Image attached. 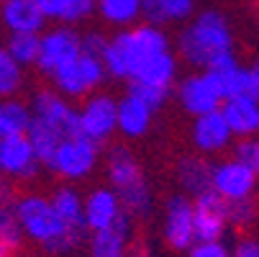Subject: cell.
Here are the masks:
<instances>
[{
    "mask_svg": "<svg viewBox=\"0 0 259 257\" xmlns=\"http://www.w3.org/2000/svg\"><path fill=\"white\" fill-rule=\"evenodd\" d=\"M33 3L52 23L80 26L95 16V0H33Z\"/></svg>",
    "mask_w": 259,
    "mask_h": 257,
    "instance_id": "obj_23",
    "label": "cell"
},
{
    "mask_svg": "<svg viewBox=\"0 0 259 257\" xmlns=\"http://www.w3.org/2000/svg\"><path fill=\"white\" fill-rule=\"evenodd\" d=\"M251 67H254V72H256V78H259V59H256V62L251 64Z\"/></svg>",
    "mask_w": 259,
    "mask_h": 257,
    "instance_id": "obj_43",
    "label": "cell"
},
{
    "mask_svg": "<svg viewBox=\"0 0 259 257\" xmlns=\"http://www.w3.org/2000/svg\"><path fill=\"white\" fill-rule=\"evenodd\" d=\"M31 124V105L13 98H0V139L26 134Z\"/></svg>",
    "mask_w": 259,
    "mask_h": 257,
    "instance_id": "obj_28",
    "label": "cell"
},
{
    "mask_svg": "<svg viewBox=\"0 0 259 257\" xmlns=\"http://www.w3.org/2000/svg\"><path fill=\"white\" fill-rule=\"evenodd\" d=\"M105 177H108V186L113 188L118 196L146 186L141 162L123 144H113L105 152Z\"/></svg>",
    "mask_w": 259,
    "mask_h": 257,
    "instance_id": "obj_13",
    "label": "cell"
},
{
    "mask_svg": "<svg viewBox=\"0 0 259 257\" xmlns=\"http://www.w3.org/2000/svg\"><path fill=\"white\" fill-rule=\"evenodd\" d=\"M82 216H85V229L98 232V229L116 227L128 213L123 211L121 198L113 188L100 186V188H93L88 196H82Z\"/></svg>",
    "mask_w": 259,
    "mask_h": 257,
    "instance_id": "obj_14",
    "label": "cell"
},
{
    "mask_svg": "<svg viewBox=\"0 0 259 257\" xmlns=\"http://www.w3.org/2000/svg\"><path fill=\"white\" fill-rule=\"evenodd\" d=\"M218 111L224 114V119L236 139H249V136L259 134V100L256 98L226 95Z\"/></svg>",
    "mask_w": 259,
    "mask_h": 257,
    "instance_id": "obj_18",
    "label": "cell"
},
{
    "mask_svg": "<svg viewBox=\"0 0 259 257\" xmlns=\"http://www.w3.org/2000/svg\"><path fill=\"white\" fill-rule=\"evenodd\" d=\"M128 93L139 95L144 103H149L154 111H159V108L167 103V98H169L172 90H162V88H152V85H141V83H128Z\"/></svg>",
    "mask_w": 259,
    "mask_h": 257,
    "instance_id": "obj_34",
    "label": "cell"
},
{
    "mask_svg": "<svg viewBox=\"0 0 259 257\" xmlns=\"http://www.w3.org/2000/svg\"><path fill=\"white\" fill-rule=\"evenodd\" d=\"M234 44L236 36L226 13L218 8H205L200 13H193L182 26L177 36V57L185 59L193 69H205L221 54L234 52Z\"/></svg>",
    "mask_w": 259,
    "mask_h": 257,
    "instance_id": "obj_2",
    "label": "cell"
},
{
    "mask_svg": "<svg viewBox=\"0 0 259 257\" xmlns=\"http://www.w3.org/2000/svg\"><path fill=\"white\" fill-rule=\"evenodd\" d=\"M0 198H6V186L0 182Z\"/></svg>",
    "mask_w": 259,
    "mask_h": 257,
    "instance_id": "obj_42",
    "label": "cell"
},
{
    "mask_svg": "<svg viewBox=\"0 0 259 257\" xmlns=\"http://www.w3.org/2000/svg\"><path fill=\"white\" fill-rule=\"evenodd\" d=\"M26 139H28L31 150H33L36 162H39L41 167H47V170H49L52 157H54L57 146H59V141H62L64 136H59V134H57L54 129H49L47 124L31 119V124H28V129H26Z\"/></svg>",
    "mask_w": 259,
    "mask_h": 257,
    "instance_id": "obj_27",
    "label": "cell"
},
{
    "mask_svg": "<svg viewBox=\"0 0 259 257\" xmlns=\"http://www.w3.org/2000/svg\"><path fill=\"white\" fill-rule=\"evenodd\" d=\"M254 28H256V36H259V11H256V18H254Z\"/></svg>",
    "mask_w": 259,
    "mask_h": 257,
    "instance_id": "obj_41",
    "label": "cell"
},
{
    "mask_svg": "<svg viewBox=\"0 0 259 257\" xmlns=\"http://www.w3.org/2000/svg\"><path fill=\"white\" fill-rule=\"evenodd\" d=\"M23 88V67L0 49V98H13Z\"/></svg>",
    "mask_w": 259,
    "mask_h": 257,
    "instance_id": "obj_30",
    "label": "cell"
},
{
    "mask_svg": "<svg viewBox=\"0 0 259 257\" xmlns=\"http://www.w3.org/2000/svg\"><path fill=\"white\" fill-rule=\"evenodd\" d=\"M144 0H95V16L110 28H128L141 21Z\"/></svg>",
    "mask_w": 259,
    "mask_h": 257,
    "instance_id": "obj_25",
    "label": "cell"
},
{
    "mask_svg": "<svg viewBox=\"0 0 259 257\" xmlns=\"http://www.w3.org/2000/svg\"><path fill=\"white\" fill-rule=\"evenodd\" d=\"M164 242L172 249L188 252L195 244V234H193V198L185 193H175L167 198L164 203Z\"/></svg>",
    "mask_w": 259,
    "mask_h": 257,
    "instance_id": "obj_11",
    "label": "cell"
},
{
    "mask_svg": "<svg viewBox=\"0 0 259 257\" xmlns=\"http://www.w3.org/2000/svg\"><path fill=\"white\" fill-rule=\"evenodd\" d=\"M98 162H100V144L90 141L82 134H72L59 141L49 170L64 182H82L95 172Z\"/></svg>",
    "mask_w": 259,
    "mask_h": 257,
    "instance_id": "obj_4",
    "label": "cell"
},
{
    "mask_svg": "<svg viewBox=\"0 0 259 257\" xmlns=\"http://www.w3.org/2000/svg\"><path fill=\"white\" fill-rule=\"evenodd\" d=\"M82 52V33L75 26L54 23L52 28H44L39 33V54H36V69L44 78H52L54 72L75 59Z\"/></svg>",
    "mask_w": 259,
    "mask_h": 257,
    "instance_id": "obj_6",
    "label": "cell"
},
{
    "mask_svg": "<svg viewBox=\"0 0 259 257\" xmlns=\"http://www.w3.org/2000/svg\"><path fill=\"white\" fill-rule=\"evenodd\" d=\"M13 252H16V249H13L8 242H3V239H0V257H11Z\"/></svg>",
    "mask_w": 259,
    "mask_h": 257,
    "instance_id": "obj_39",
    "label": "cell"
},
{
    "mask_svg": "<svg viewBox=\"0 0 259 257\" xmlns=\"http://www.w3.org/2000/svg\"><path fill=\"white\" fill-rule=\"evenodd\" d=\"M105 42H108V36H103V33H98V31L82 33V52H85V54H93V57H100Z\"/></svg>",
    "mask_w": 259,
    "mask_h": 257,
    "instance_id": "obj_37",
    "label": "cell"
},
{
    "mask_svg": "<svg viewBox=\"0 0 259 257\" xmlns=\"http://www.w3.org/2000/svg\"><path fill=\"white\" fill-rule=\"evenodd\" d=\"M116 98L108 93H90L77 108V131L95 144H105L116 131Z\"/></svg>",
    "mask_w": 259,
    "mask_h": 257,
    "instance_id": "obj_8",
    "label": "cell"
},
{
    "mask_svg": "<svg viewBox=\"0 0 259 257\" xmlns=\"http://www.w3.org/2000/svg\"><path fill=\"white\" fill-rule=\"evenodd\" d=\"M224 98H226L224 85H221L215 80V75L208 72V69L193 72V75L182 78L180 85H177V100L182 105V111L190 114V116L218 111L221 103H224Z\"/></svg>",
    "mask_w": 259,
    "mask_h": 257,
    "instance_id": "obj_9",
    "label": "cell"
},
{
    "mask_svg": "<svg viewBox=\"0 0 259 257\" xmlns=\"http://www.w3.org/2000/svg\"><path fill=\"white\" fill-rule=\"evenodd\" d=\"M188 257H231V249L215 239V242H195L188 249Z\"/></svg>",
    "mask_w": 259,
    "mask_h": 257,
    "instance_id": "obj_35",
    "label": "cell"
},
{
    "mask_svg": "<svg viewBox=\"0 0 259 257\" xmlns=\"http://www.w3.org/2000/svg\"><path fill=\"white\" fill-rule=\"evenodd\" d=\"M229 95H241V98H256L259 100V78L254 67L239 64L234 78L229 83Z\"/></svg>",
    "mask_w": 259,
    "mask_h": 257,
    "instance_id": "obj_32",
    "label": "cell"
},
{
    "mask_svg": "<svg viewBox=\"0 0 259 257\" xmlns=\"http://www.w3.org/2000/svg\"><path fill=\"white\" fill-rule=\"evenodd\" d=\"M11 257H23V254H16V252H13V254H11Z\"/></svg>",
    "mask_w": 259,
    "mask_h": 257,
    "instance_id": "obj_44",
    "label": "cell"
},
{
    "mask_svg": "<svg viewBox=\"0 0 259 257\" xmlns=\"http://www.w3.org/2000/svg\"><path fill=\"white\" fill-rule=\"evenodd\" d=\"M229 229L226 218V203L213 191H205L193 198V234L195 242H215L224 239Z\"/></svg>",
    "mask_w": 259,
    "mask_h": 257,
    "instance_id": "obj_12",
    "label": "cell"
},
{
    "mask_svg": "<svg viewBox=\"0 0 259 257\" xmlns=\"http://www.w3.org/2000/svg\"><path fill=\"white\" fill-rule=\"evenodd\" d=\"M41 165L36 162L26 134L0 139V177L8 180H33Z\"/></svg>",
    "mask_w": 259,
    "mask_h": 257,
    "instance_id": "obj_15",
    "label": "cell"
},
{
    "mask_svg": "<svg viewBox=\"0 0 259 257\" xmlns=\"http://www.w3.org/2000/svg\"><path fill=\"white\" fill-rule=\"evenodd\" d=\"M256 188H259V177H256L254 167H249L234 157L210 165V191L224 203L254 198Z\"/></svg>",
    "mask_w": 259,
    "mask_h": 257,
    "instance_id": "obj_7",
    "label": "cell"
},
{
    "mask_svg": "<svg viewBox=\"0 0 259 257\" xmlns=\"http://www.w3.org/2000/svg\"><path fill=\"white\" fill-rule=\"evenodd\" d=\"M177 75H180V57H177L172 49H167V52L152 57V59L134 75V80H128V83H141V85L172 90L175 83H177Z\"/></svg>",
    "mask_w": 259,
    "mask_h": 257,
    "instance_id": "obj_22",
    "label": "cell"
},
{
    "mask_svg": "<svg viewBox=\"0 0 259 257\" xmlns=\"http://www.w3.org/2000/svg\"><path fill=\"white\" fill-rule=\"evenodd\" d=\"M177 180H180L185 196H190V198L210 191V162L195 155L182 157L177 162Z\"/></svg>",
    "mask_w": 259,
    "mask_h": 257,
    "instance_id": "obj_26",
    "label": "cell"
},
{
    "mask_svg": "<svg viewBox=\"0 0 259 257\" xmlns=\"http://www.w3.org/2000/svg\"><path fill=\"white\" fill-rule=\"evenodd\" d=\"M131 242V216L121 218L116 227L90 232L88 257H126Z\"/></svg>",
    "mask_w": 259,
    "mask_h": 257,
    "instance_id": "obj_20",
    "label": "cell"
},
{
    "mask_svg": "<svg viewBox=\"0 0 259 257\" xmlns=\"http://www.w3.org/2000/svg\"><path fill=\"white\" fill-rule=\"evenodd\" d=\"M49 201L57 216L64 222V227L82 239L88 229H85V216H82V193L75 188V182H64V186L54 188Z\"/></svg>",
    "mask_w": 259,
    "mask_h": 257,
    "instance_id": "obj_21",
    "label": "cell"
},
{
    "mask_svg": "<svg viewBox=\"0 0 259 257\" xmlns=\"http://www.w3.org/2000/svg\"><path fill=\"white\" fill-rule=\"evenodd\" d=\"M226 218H229V227H249L254 218H256V203L254 198H246V201H234V203H226Z\"/></svg>",
    "mask_w": 259,
    "mask_h": 257,
    "instance_id": "obj_33",
    "label": "cell"
},
{
    "mask_svg": "<svg viewBox=\"0 0 259 257\" xmlns=\"http://www.w3.org/2000/svg\"><path fill=\"white\" fill-rule=\"evenodd\" d=\"M31 119L47 124L59 136L80 134L77 131V108L72 105L69 98H64L62 93H57L52 88H44V90H39L33 95V100H31Z\"/></svg>",
    "mask_w": 259,
    "mask_h": 257,
    "instance_id": "obj_10",
    "label": "cell"
},
{
    "mask_svg": "<svg viewBox=\"0 0 259 257\" xmlns=\"http://www.w3.org/2000/svg\"><path fill=\"white\" fill-rule=\"evenodd\" d=\"M6 52L21 64L31 67L36 64V54H39V33H11Z\"/></svg>",
    "mask_w": 259,
    "mask_h": 257,
    "instance_id": "obj_29",
    "label": "cell"
},
{
    "mask_svg": "<svg viewBox=\"0 0 259 257\" xmlns=\"http://www.w3.org/2000/svg\"><path fill=\"white\" fill-rule=\"evenodd\" d=\"M190 141L198 152L203 155H218L231 146L234 141V134L224 119L221 111H208V114H200V116H193V124H190Z\"/></svg>",
    "mask_w": 259,
    "mask_h": 257,
    "instance_id": "obj_16",
    "label": "cell"
},
{
    "mask_svg": "<svg viewBox=\"0 0 259 257\" xmlns=\"http://www.w3.org/2000/svg\"><path fill=\"white\" fill-rule=\"evenodd\" d=\"M251 167H254V172H256V177H259V141H256V152H254V162H251Z\"/></svg>",
    "mask_w": 259,
    "mask_h": 257,
    "instance_id": "obj_40",
    "label": "cell"
},
{
    "mask_svg": "<svg viewBox=\"0 0 259 257\" xmlns=\"http://www.w3.org/2000/svg\"><path fill=\"white\" fill-rule=\"evenodd\" d=\"M195 13V0H144L141 21L164 26V23H182Z\"/></svg>",
    "mask_w": 259,
    "mask_h": 257,
    "instance_id": "obj_24",
    "label": "cell"
},
{
    "mask_svg": "<svg viewBox=\"0 0 259 257\" xmlns=\"http://www.w3.org/2000/svg\"><path fill=\"white\" fill-rule=\"evenodd\" d=\"M16 216L23 232V239H31L36 247H41L49 254H67L80 247V237L72 234L64 222L52 208L49 196L44 193H23L16 203Z\"/></svg>",
    "mask_w": 259,
    "mask_h": 257,
    "instance_id": "obj_3",
    "label": "cell"
},
{
    "mask_svg": "<svg viewBox=\"0 0 259 257\" xmlns=\"http://www.w3.org/2000/svg\"><path fill=\"white\" fill-rule=\"evenodd\" d=\"M105 78L108 75H105V67H103L100 57L80 52L75 59H69L67 64H62L49 80L54 83L57 93H62L69 100H77V98H88L90 93L100 90Z\"/></svg>",
    "mask_w": 259,
    "mask_h": 257,
    "instance_id": "obj_5",
    "label": "cell"
},
{
    "mask_svg": "<svg viewBox=\"0 0 259 257\" xmlns=\"http://www.w3.org/2000/svg\"><path fill=\"white\" fill-rule=\"evenodd\" d=\"M154 114L157 111L149 103H144L134 93H126L116 103V131L123 134L126 139H141L146 131L152 129Z\"/></svg>",
    "mask_w": 259,
    "mask_h": 257,
    "instance_id": "obj_17",
    "label": "cell"
},
{
    "mask_svg": "<svg viewBox=\"0 0 259 257\" xmlns=\"http://www.w3.org/2000/svg\"><path fill=\"white\" fill-rule=\"evenodd\" d=\"M0 21L11 33H41L47 28L33 0H0Z\"/></svg>",
    "mask_w": 259,
    "mask_h": 257,
    "instance_id": "obj_19",
    "label": "cell"
},
{
    "mask_svg": "<svg viewBox=\"0 0 259 257\" xmlns=\"http://www.w3.org/2000/svg\"><path fill=\"white\" fill-rule=\"evenodd\" d=\"M0 239L8 242L13 249H18L21 242H23V232H21V224H18L16 208L6 198H0Z\"/></svg>",
    "mask_w": 259,
    "mask_h": 257,
    "instance_id": "obj_31",
    "label": "cell"
},
{
    "mask_svg": "<svg viewBox=\"0 0 259 257\" xmlns=\"http://www.w3.org/2000/svg\"><path fill=\"white\" fill-rule=\"evenodd\" d=\"M167 49H172L167 31L162 26L139 21L128 28H118L113 36H108L100 62L108 78L134 80V75L146 62Z\"/></svg>",
    "mask_w": 259,
    "mask_h": 257,
    "instance_id": "obj_1",
    "label": "cell"
},
{
    "mask_svg": "<svg viewBox=\"0 0 259 257\" xmlns=\"http://www.w3.org/2000/svg\"><path fill=\"white\" fill-rule=\"evenodd\" d=\"M254 152H256V139H254V136H249V139H239L236 146H234V160H239V162H244V165L251 167V162H254Z\"/></svg>",
    "mask_w": 259,
    "mask_h": 257,
    "instance_id": "obj_36",
    "label": "cell"
},
{
    "mask_svg": "<svg viewBox=\"0 0 259 257\" xmlns=\"http://www.w3.org/2000/svg\"><path fill=\"white\" fill-rule=\"evenodd\" d=\"M231 257H259V239H241Z\"/></svg>",
    "mask_w": 259,
    "mask_h": 257,
    "instance_id": "obj_38",
    "label": "cell"
}]
</instances>
